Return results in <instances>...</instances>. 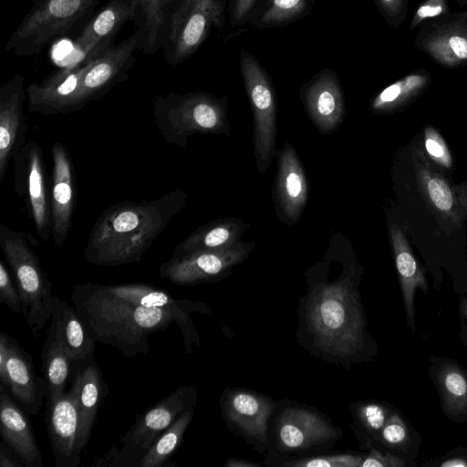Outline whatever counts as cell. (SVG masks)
<instances>
[{"label": "cell", "instance_id": "6da1fadb", "mask_svg": "<svg viewBox=\"0 0 467 467\" xmlns=\"http://www.w3.org/2000/svg\"><path fill=\"white\" fill-rule=\"evenodd\" d=\"M182 189L154 200L122 201L96 220L84 249L86 260L99 266L139 262L186 202Z\"/></svg>", "mask_w": 467, "mask_h": 467}, {"label": "cell", "instance_id": "7a4b0ae2", "mask_svg": "<svg viewBox=\"0 0 467 467\" xmlns=\"http://www.w3.org/2000/svg\"><path fill=\"white\" fill-rule=\"evenodd\" d=\"M71 299L93 341L117 348L129 358L148 354L150 335L177 323L171 313L130 302L111 293L106 285L78 284Z\"/></svg>", "mask_w": 467, "mask_h": 467}, {"label": "cell", "instance_id": "3957f363", "mask_svg": "<svg viewBox=\"0 0 467 467\" xmlns=\"http://www.w3.org/2000/svg\"><path fill=\"white\" fill-rule=\"evenodd\" d=\"M306 306L318 348L343 358L361 348L365 319L358 291L349 278L319 285L308 296Z\"/></svg>", "mask_w": 467, "mask_h": 467}, {"label": "cell", "instance_id": "277c9868", "mask_svg": "<svg viewBox=\"0 0 467 467\" xmlns=\"http://www.w3.org/2000/svg\"><path fill=\"white\" fill-rule=\"evenodd\" d=\"M152 115L157 130L169 144L185 149L195 134L227 133L226 100L203 92L159 94Z\"/></svg>", "mask_w": 467, "mask_h": 467}, {"label": "cell", "instance_id": "5b68a950", "mask_svg": "<svg viewBox=\"0 0 467 467\" xmlns=\"http://www.w3.org/2000/svg\"><path fill=\"white\" fill-rule=\"evenodd\" d=\"M0 247L18 288L22 314L37 337L60 299L22 231L0 224Z\"/></svg>", "mask_w": 467, "mask_h": 467}, {"label": "cell", "instance_id": "8992f818", "mask_svg": "<svg viewBox=\"0 0 467 467\" xmlns=\"http://www.w3.org/2000/svg\"><path fill=\"white\" fill-rule=\"evenodd\" d=\"M99 0H34L5 44L16 57L38 55L52 40L72 32Z\"/></svg>", "mask_w": 467, "mask_h": 467}, {"label": "cell", "instance_id": "52a82bcc", "mask_svg": "<svg viewBox=\"0 0 467 467\" xmlns=\"http://www.w3.org/2000/svg\"><path fill=\"white\" fill-rule=\"evenodd\" d=\"M227 0H173L167 17L162 50L176 67L190 58L213 28L225 24Z\"/></svg>", "mask_w": 467, "mask_h": 467}, {"label": "cell", "instance_id": "ba28073f", "mask_svg": "<svg viewBox=\"0 0 467 467\" xmlns=\"http://www.w3.org/2000/svg\"><path fill=\"white\" fill-rule=\"evenodd\" d=\"M197 400L195 386H180L143 414L122 438L121 449L109 451L95 465L140 466L156 439Z\"/></svg>", "mask_w": 467, "mask_h": 467}, {"label": "cell", "instance_id": "9c48e42d", "mask_svg": "<svg viewBox=\"0 0 467 467\" xmlns=\"http://www.w3.org/2000/svg\"><path fill=\"white\" fill-rule=\"evenodd\" d=\"M239 66L253 111L254 157L259 171L265 172L275 153V89L264 67L246 48L240 49Z\"/></svg>", "mask_w": 467, "mask_h": 467}, {"label": "cell", "instance_id": "30bf717a", "mask_svg": "<svg viewBox=\"0 0 467 467\" xmlns=\"http://www.w3.org/2000/svg\"><path fill=\"white\" fill-rule=\"evenodd\" d=\"M13 162L15 190L20 197H24L36 232L46 242L52 236L51 210L41 147L34 140L26 141L13 158Z\"/></svg>", "mask_w": 467, "mask_h": 467}, {"label": "cell", "instance_id": "8fae6325", "mask_svg": "<svg viewBox=\"0 0 467 467\" xmlns=\"http://www.w3.org/2000/svg\"><path fill=\"white\" fill-rule=\"evenodd\" d=\"M100 49L77 64H66L40 83L26 88L28 113L58 115L78 111V102L82 78L99 55Z\"/></svg>", "mask_w": 467, "mask_h": 467}, {"label": "cell", "instance_id": "7c38bea8", "mask_svg": "<svg viewBox=\"0 0 467 467\" xmlns=\"http://www.w3.org/2000/svg\"><path fill=\"white\" fill-rule=\"evenodd\" d=\"M252 248V244L238 243L224 250L172 254L160 265L159 272L161 277L173 285H197L223 275L231 267L244 261Z\"/></svg>", "mask_w": 467, "mask_h": 467}, {"label": "cell", "instance_id": "4fadbf2b", "mask_svg": "<svg viewBox=\"0 0 467 467\" xmlns=\"http://www.w3.org/2000/svg\"><path fill=\"white\" fill-rule=\"evenodd\" d=\"M46 421L55 466L78 467L81 462L80 414L72 385L62 396L47 401Z\"/></svg>", "mask_w": 467, "mask_h": 467}, {"label": "cell", "instance_id": "5bb4252c", "mask_svg": "<svg viewBox=\"0 0 467 467\" xmlns=\"http://www.w3.org/2000/svg\"><path fill=\"white\" fill-rule=\"evenodd\" d=\"M136 48L137 38L132 33L117 46H111L97 57L82 78L78 110L88 103L101 99L110 88L128 78L136 61Z\"/></svg>", "mask_w": 467, "mask_h": 467}, {"label": "cell", "instance_id": "9a60e30c", "mask_svg": "<svg viewBox=\"0 0 467 467\" xmlns=\"http://www.w3.org/2000/svg\"><path fill=\"white\" fill-rule=\"evenodd\" d=\"M26 99L25 78L21 74L13 75L0 87V184L10 161L26 142Z\"/></svg>", "mask_w": 467, "mask_h": 467}, {"label": "cell", "instance_id": "2e32d148", "mask_svg": "<svg viewBox=\"0 0 467 467\" xmlns=\"http://www.w3.org/2000/svg\"><path fill=\"white\" fill-rule=\"evenodd\" d=\"M136 0H109L84 26L73 42L71 57L66 64H76L86 57L113 46L115 36L128 21H133Z\"/></svg>", "mask_w": 467, "mask_h": 467}, {"label": "cell", "instance_id": "e0dca14e", "mask_svg": "<svg viewBox=\"0 0 467 467\" xmlns=\"http://www.w3.org/2000/svg\"><path fill=\"white\" fill-rule=\"evenodd\" d=\"M53 161L52 192L50 195L52 238L57 245L67 239L76 206V177L67 149L55 141L51 147Z\"/></svg>", "mask_w": 467, "mask_h": 467}, {"label": "cell", "instance_id": "ac0fdd59", "mask_svg": "<svg viewBox=\"0 0 467 467\" xmlns=\"http://www.w3.org/2000/svg\"><path fill=\"white\" fill-rule=\"evenodd\" d=\"M106 286L111 293L130 302L171 313L182 334L186 352H191L192 344L198 345V336L192 322L191 314L203 311L205 307L202 305L187 299H177L163 289L143 283L106 285Z\"/></svg>", "mask_w": 467, "mask_h": 467}, {"label": "cell", "instance_id": "d6986e66", "mask_svg": "<svg viewBox=\"0 0 467 467\" xmlns=\"http://www.w3.org/2000/svg\"><path fill=\"white\" fill-rule=\"evenodd\" d=\"M306 109L323 133L337 128L345 115V103L340 81L336 72L324 68L309 79L301 89Z\"/></svg>", "mask_w": 467, "mask_h": 467}, {"label": "cell", "instance_id": "ffe728a7", "mask_svg": "<svg viewBox=\"0 0 467 467\" xmlns=\"http://www.w3.org/2000/svg\"><path fill=\"white\" fill-rule=\"evenodd\" d=\"M335 429L323 418L307 410H285L276 425L277 442L282 451H299L331 440Z\"/></svg>", "mask_w": 467, "mask_h": 467}, {"label": "cell", "instance_id": "44dd1931", "mask_svg": "<svg viewBox=\"0 0 467 467\" xmlns=\"http://www.w3.org/2000/svg\"><path fill=\"white\" fill-rule=\"evenodd\" d=\"M0 432L2 440L12 449L26 467H43L42 453L35 438L31 422L22 410L0 386Z\"/></svg>", "mask_w": 467, "mask_h": 467}, {"label": "cell", "instance_id": "7402d4cb", "mask_svg": "<svg viewBox=\"0 0 467 467\" xmlns=\"http://www.w3.org/2000/svg\"><path fill=\"white\" fill-rule=\"evenodd\" d=\"M78 366L71 385L76 390L80 414L78 447L82 451L89 441L98 411L108 393V388L95 361L94 355L78 361Z\"/></svg>", "mask_w": 467, "mask_h": 467}, {"label": "cell", "instance_id": "603a6c76", "mask_svg": "<svg viewBox=\"0 0 467 467\" xmlns=\"http://www.w3.org/2000/svg\"><path fill=\"white\" fill-rule=\"evenodd\" d=\"M307 199V184L294 148L285 144L279 154L275 200L284 220L297 222Z\"/></svg>", "mask_w": 467, "mask_h": 467}, {"label": "cell", "instance_id": "cb8c5ba5", "mask_svg": "<svg viewBox=\"0 0 467 467\" xmlns=\"http://www.w3.org/2000/svg\"><path fill=\"white\" fill-rule=\"evenodd\" d=\"M274 405L264 396L245 391L233 390L225 398V418L246 438L267 444L268 419Z\"/></svg>", "mask_w": 467, "mask_h": 467}, {"label": "cell", "instance_id": "d4e9b609", "mask_svg": "<svg viewBox=\"0 0 467 467\" xmlns=\"http://www.w3.org/2000/svg\"><path fill=\"white\" fill-rule=\"evenodd\" d=\"M7 361L8 387L11 394L32 416L36 415L46 396L45 379L36 376L32 357L9 337Z\"/></svg>", "mask_w": 467, "mask_h": 467}, {"label": "cell", "instance_id": "484cf974", "mask_svg": "<svg viewBox=\"0 0 467 467\" xmlns=\"http://www.w3.org/2000/svg\"><path fill=\"white\" fill-rule=\"evenodd\" d=\"M389 232L407 320L414 332V294L417 288L426 292L428 285L424 273L418 265L400 228L391 224Z\"/></svg>", "mask_w": 467, "mask_h": 467}, {"label": "cell", "instance_id": "4316f807", "mask_svg": "<svg viewBox=\"0 0 467 467\" xmlns=\"http://www.w3.org/2000/svg\"><path fill=\"white\" fill-rule=\"evenodd\" d=\"M51 323L60 345L72 363L94 355L96 342L89 337L74 306L60 300Z\"/></svg>", "mask_w": 467, "mask_h": 467}, {"label": "cell", "instance_id": "83f0119b", "mask_svg": "<svg viewBox=\"0 0 467 467\" xmlns=\"http://www.w3.org/2000/svg\"><path fill=\"white\" fill-rule=\"evenodd\" d=\"M239 219H223L199 227L182 240L175 248L173 255L197 251H215L231 248L237 244L246 229Z\"/></svg>", "mask_w": 467, "mask_h": 467}, {"label": "cell", "instance_id": "f1b7e54d", "mask_svg": "<svg viewBox=\"0 0 467 467\" xmlns=\"http://www.w3.org/2000/svg\"><path fill=\"white\" fill-rule=\"evenodd\" d=\"M170 0H136L133 22L138 48L153 54L162 48Z\"/></svg>", "mask_w": 467, "mask_h": 467}, {"label": "cell", "instance_id": "f546056e", "mask_svg": "<svg viewBox=\"0 0 467 467\" xmlns=\"http://www.w3.org/2000/svg\"><path fill=\"white\" fill-rule=\"evenodd\" d=\"M450 29L431 27V33L420 34L424 36L418 45L429 53L437 62L445 66L460 65L467 62V29L458 25L448 26Z\"/></svg>", "mask_w": 467, "mask_h": 467}, {"label": "cell", "instance_id": "4dcf8cb0", "mask_svg": "<svg viewBox=\"0 0 467 467\" xmlns=\"http://www.w3.org/2000/svg\"><path fill=\"white\" fill-rule=\"evenodd\" d=\"M42 371L46 383L47 401L66 392L69 368L72 363L60 345L54 325L51 323L42 348Z\"/></svg>", "mask_w": 467, "mask_h": 467}, {"label": "cell", "instance_id": "1f68e13d", "mask_svg": "<svg viewBox=\"0 0 467 467\" xmlns=\"http://www.w3.org/2000/svg\"><path fill=\"white\" fill-rule=\"evenodd\" d=\"M315 5V0H263L250 23L258 29L285 26L308 16Z\"/></svg>", "mask_w": 467, "mask_h": 467}, {"label": "cell", "instance_id": "d6a6232c", "mask_svg": "<svg viewBox=\"0 0 467 467\" xmlns=\"http://www.w3.org/2000/svg\"><path fill=\"white\" fill-rule=\"evenodd\" d=\"M194 407L182 413L152 443L141 459L140 467H162L183 441V436L193 418Z\"/></svg>", "mask_w": 467, "mask_h": 467}, {"label": "cell", "instance_id": "836d02e7", "mask_svg": "<svg viewBox=\"0 0 467 467\" xmlns=\"http://www.w3.org/2000/svg\"><path fill=\"white\" fill-rule=\"evenodd\" d=\"M415 168L419 184L432 206L441 213L454 217V198L447 182L425 160L418 158Z\"/></svg>", "mask_w": 467, "mask_h": 467}, {"label": "cell", "instance_id": "e575fe53", "mask_svg": "<svg viewBox=\"0 0 467 467\" xmlns=\"http://www.w3.org/2000/svg\"><path fill=\"white\" fill-rule=\"evenodd\" d=\"M446 411L455 417L467 412V378L456 366L446 364L437 373Z\"/></svg>", "mask_w": 467, "mask_h": 467}, {"label": "cell", "instance_id": "d590c367", "mask_svg": "<svg viewBox=\"0 0 467 467\" xmlns=\"http://www.w3.org/2000/svg\"><path fill=\"white\" fill-rule=\"evenodd\" d=\"M426 74H410L379 93L371 102L374 111H389L414 97L427 84Z\"/></svg>", "mask_w": 467, "mask_h": 467}, {"label": "cell", "instance_id": "8d00e7d4", "mask_svg": "<svg viewBox=\"0 0 467 467\" xmlns=\"http://www.w3.org/2000/svg\"><path fill=\"white\" fill-rule=\"evenodd\" d=\"M362 457L354 454H336L304 458L285 462L289 467H359Z\"/></svg>", "mask_w": 467, "mask_h": 467}, {"label": "cell", "instance_id": "74e56055", "mask_svg": "<svg viewBox=\"0 0 467 467\" xmlns=\"http://www.w3.org/2000/svg\"><path fill=\"white\" fill-rule=\"evenodd\" d=\"M356 418L365 430L377 434L381 431L389 417L383 406L368 402L357 407Z\"/></svg>", "mask_w": 467, "mask_h": 467}, {"label": "cell", "instance_id": "f35d334b", "mask_svg": "<svg viewBox=\"0 0 467 467\" xmlns=\"http://www.w3.org/2000/svg\"><path fill=\"white\" fill-rule=\"evenodd\" d=\"M424 146L428 154L439 164L445 168H451L452 160L449 149L439 134L432 127H427L424 130Z\"/></svg>", "mask_w": 467, "mask_h": 467}, {"label": "cell", "instance_id": "ab89813d", "mask_svg": "<svg viewBox=\"0 0 467 467\" xmlns=\"http://www.w3.org/2000/svg\"><path fill=\"white\" fill-rule=\"evenodd\" d=\"M380 438L385 444L395 448H403L409 440L406 424L398 414L389 416L380 431Z\"/></svg>", "mask_w": 467, "mask_h": 467}, {"label": "cell", "instance_id": "60d3db41", "mask_svg": "<svg viewBox=\"0 0 467 467\" xmlns=\"http://www.w3.org/2000/svg\"><path fill=\"white\" fill-rule=\"evenodd\" d=\"M0 300L13 312L22 313V302L17 285L14 284L3 260L0 261Z\"/></svg>", "mask_w": 467, "mask_h": 467}, {"label": "cell", "instance_id": "b9f144b4", "mask_svg": "<svg viewBox=\"0 0 467 467\" xmlns=\"http://www.w3.org/2000/svg\"><path fill=\"white\" fill-rule=\"evenodd\" d=\"M263 0H229L227 11L229 26L239 27L250 22V19Z\"/></svg>", "mask_w": 467, "mask_h": 467}, {"label": "cell", "instance_id": "7bdbcfd3", "mask_svg": "<svg viewBox=\"0 0 467 467\" xmlns=\"http://www.w3.org/2000/svg\"><path fill=\"white\" fill-rule=\"evenodd\" d=\"M448 11L449 6L446 0H426L415 11L410 28L413 29L430 18L443 16Z\"/></svg>", "mask_w": 467, "mask_h": 467}, {"label": "cell", "instance_id": "ee69618b", "mask_svg": "<svg viewBox=\"0 0 467 467\" xmlns=\"http://www.w3.org/2000/svg\"><path fill=\"white\" fill-rule=\"evenodd\" d=\"M383 18L397 26L405 17L407 0H374Z\"/></svg>", "mask_w": 467, "mask_h": 467}, {"label": "cell", "instance_id": "f6af8a7d", "mask_svg": "<svg viewBox=\"0 0 467 467\" xmlns=\"http://www.w3.org/2000/svg\"><path fill=\"white\" fill-rule=\"evenodd\" d=\"M404 465L405 462L402 459L397 456L371 450L368 455L362 459L359 467H400Z\"/></svg>", "mask_w": 467, "mask_h": 467}, {"label": "cell", "instance_id": "bcb514c9", "mask_svg": "<svg viewBox=\"0 0 467 467\" xmlns=\"http://www.w3.org/2000/svg\"><path fill=\"white\" fill-rule=\"evenodd\" d=\"M9 336L0 333V380L8 387L7 361L9 357Z\"/></svg>", "mask_w": 467, "mask_h": 467}, {"label": "cell", "instance_id": "7dc6e473", "mask_svg": "<svg viewBox=\"0 0 467 467\" xmlns=\"http://www.w3.org/2000/svg\"><path fill=\"white\" fill-rule=\"evenodd\" d=\"M12 449L3 441L0 448V467H20L23 463L17 460Z\"/></svg>", "mask_w": 467, "mask_h": 467}, {"label": "cell", "instance_id": "c3c4849f", "mask_svg": "<svg viewBox=\"0 0 467 467\" xmlns=\"http://www.w3.org/2000/svg\"><path fill=\"white\" fill-rule=\"evenodd\" d=\"M226 466L228 467H258L259 465L242 459H229L227 460Z\"/></svg>", "mask_w": 467, "mask_h": 467}, {"label": "cell", "instance_id": "681fc988", "mask_svg": "<svg viewBox=\"0 0 467 467\" xmlns=\"http://www.w3.org/2000/svg\"><path fill=\"white\" fill-rule=\"evenodd\" d=\"M441 465L444 467H462L467 466V462L462 458H453L442 462Z\"/></svg>", "mask_w": 467, "mask_h": 467}, {"label": "cell", "instance_id": "f907efd6", "mask_svg": "<svg viewBox=\"0 0 467 467\" xmlns=\"http://www.w3.org/2000/svg\"><path fill=\"white\" fill-rule=\"evenodd\" d=\"M461 312L462 316V322L465 323V329L467 333V299L462 298Z\"/></svg>", "mask_w": 467, "mask_h": 467}, {"label": "cell", "instance_id": "816d5d0a", "mask_svg": "<svg viewBox=\"0 0 467 467\" xmlns=\"http://www.w3.org/2000/svg\"><path fill=\"white\" fill-rule=\"evenodd\" d=\"M170 2H171V4H172L173 0H170Z\"/></svg>", "mask_w": 467, "mask_h": 467}, {"label": "cell", "instance_id": "f5cc1de1", "mask_svg": "<svg viewBox=\"0 0 467 467\" xmlns=\"http://www.w3.org/2000/svg\"><path fill=\"white\" fill-rule=\"evenodd\" d=\"M458 1L460 2L461 0H458ZM466 1H467V0H466Z\"/></svg>", "mask_w": 467, "mask_h": 467}]
</instances>
